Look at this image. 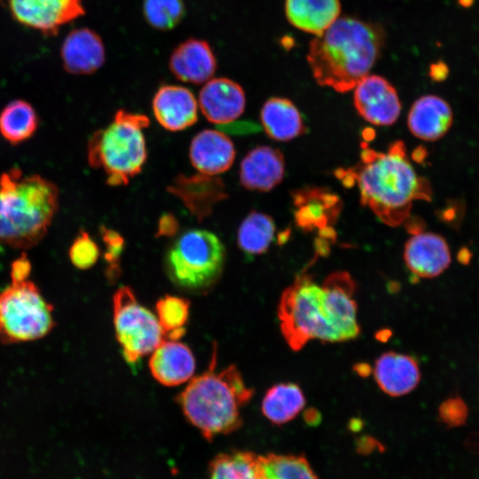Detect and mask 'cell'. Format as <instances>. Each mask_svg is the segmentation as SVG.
I'll return each instance as SVG.
<instances>
[{
	"label": "cell",
	"instance_id": "cell-1",
	"mask_svg": "<svg viewBox=\"0 0 479 479\" xmlns=\"http://www.w3.org/2000/svg\"><path fill=\"white\" fill-rule=\"evenodd\" d=\"M357 284L350 274L337 271L321 284L303 273L282 293L278 305L280 330L288 346L295 351L310 341L342 342L360 334Z\"/></svg>",
	"mask_w": 479,
	"mask_h": 479
},
{
	"label": "cell",
	"instance_id": "cell-2",
	"mask_svg": "<svg viewBox=\"0 0 479 479\" xmlns=\"http://www.w3.org/2000/svg\"><path fill=\"white\" fill-rule=\"evenodd\" d=\"M361 147L359 162L346 172L357 184L361 204L382 223L398 226L410 216L414 200H431V185L415 172L403 141L393 142L387 153L365 143Z\"/></svg>",
	"mask_w": 479,
	"mask_h": 479
},
{
	"label": "cell",
	"instance_id": "cell-3",
	"mask_svg": "<svg viewBox=\"0 0 479 479\" xmlns=\"http://www.w3.org/2000/svg\"><path fill=\"white\" fill-rule=\"evenodd\" d=\"M383 43L382 28L377 25L338 18L310 42L307 60L319 85L343 93L368 75Z\"/></svg>",
	"mask_w": 479,
	"mask_h": 479
},
{
	"label": "cell",
	"instance_id": "cell-4",
	"mask_svg": "<svg viewBox=\"0 0 479 479\" xmlns=\"http://www.w3.org/2000/svg\"><path fill=\"white\" fill-rule=\"evenodd\" d=\"M216 348L208 369L192 378L176 398L186 420L208 441L241 426V407L254 395L235 365L216 371Z\"/></svg>",
	"mask_w": 479,
	"mask_h": 479
},
{
	"label": "cell",
	"instance_id": "cell-5",
	"mask_svg": "<svg viewBox=\"0 0 479 479\" xmlns=\"http://www.w3.org/2000/svg\"><path fill=\"white\" fill-rule=\"evenodd\" d=\"M59 189L13 168L0 176V244L27 249L46 235L59 208Z\"/></svg>",
	"mask_w": 479,
	"mask_h": 479
},
{
	"label": "cell",
	"instance_id": "cell-6",
	"mask_svg": "<svg viewBox=\"0 0 479 479\" xmlns=\"http://www.w3.org/2000/svg\"><path fill=\"white\" fill-rule=\"evenodd\" d=\"M149 124L146 115L119 109L107 127L92 134L87 146L88 162L104 171L108 185H127L141 172L147 158L143 130Z\"/></svg>",
	"mask_w": 479,
	"mask_h": 479
},
{
	"label": "cell",
	"instance_id": "cell-7",
	"mask_svg": "<svg viewBox=\"0 0 479 479\" xmlns=\"http://www.w3.org/2000/svg\"><path fill=\"white\" fill-rule=\"evenodd\" d=\"M225 259V247L215 233L192 229L171 243L164 256V269L177 287L203 293L219 280Z\"/></svg>",
	"mask_w": 479,
	"mask_h": 479
},
{
	"label": "cell",
	"instance_id": "cell-8",
	"mask_svg": "<svg viewBox=\"0 0 479 479\" xmlns=\"http://www.w3.org/2000/svg\"><path fill=\"white\" fill-rule=\"evenodd\" d=\"M55 326L53 306L27 279L0 292V342L16 344L46 336Z\"/></svg>",
	"mask_w": 479,
	"mask_h": 479
},
{
	"label": "cell",
	"instance_id": "cell-9",
	"mask_svg": "<svg viewBox=\"0 0 479 479\" xmlns=\"http://www.w3.org/2000/svg\"><path fill=\"white\" fill-rule=\"evenodd\" d=\"M113 308L116 339L125 361L134 368L164 341V332L157 317L139 303L130 287L115 291Z\"/></svg>",
	"mask_w": 479,
	"mask_h": 479
},
{
	"label": "cell",
	"instance_id": "cell-10",
	"mask_svg": "<svg viewBox=\"0 0 479 479\" xmlns=\"http://www.w3.org/2000/svg\"><path fill=\"white\" fill-rule=\"evenodd\" d=\"M12 19L43 35L53 36L60 28L83 16V0H6Z\"/></svg>",
	"mask_w": 479,
	"mask_h": 479
},
{
	"label": "cell",
	"instance_id": "cell-11",
	"mask_svg": "<svg viewBox=\"0 0 479 479\" xmlns=\"http://www.w3.org/2000/svg\"><path fill=\"white\" fill-rule=\"evenodd\" d=\"M167 191L177 197L200 223L212 214L217 203L228 198L222 178L200 172L178 174Z\"/></svg>",
	"mask_w": 479,
	"mask_h": 479
},
{
	"label": "cell",
	"instance_id": "cell-12",
	"mask_svg": "<svg viewBox=\"0 0 479 479\" xmlns=\"http://www.w3.org/2000/svg\"><path fill=\"white\" fill-rule=\"evenodd\" d=\"M354 105L365 121L380 126L393 124L401 112L396 89L376 75H366L356 85Z\"/></svg>",
	"mask_w": 479,
	"mask_h": 479
},
{
	"label": "cell",
	"instance_id": "cell-13",
	"mask_svg": "<svg viewBox=\"0 0 479 479\" xmlns=\"http://www.w3.org/2000/svg\"><path fill=\"white\" fill-rule=\"evenodd\" d=\"M199 105L208 122L226 124L243 114L245 91L238 82L227 77L211 78L200 91Z\"/></svg>",
	"mask_w": 479,
	"mask_h": 479
},
{
	"label": "cell",
	"instance_id": "cell-14",
	"mask_svg": "<svg viewBox=\"0 0 479 479\" xmlns=\"http://www.w3.org/2000/svg\"><path fill=\"white\" fill-rule=\"evenodd\" d=\"M404 259L409 271L418 278L431 279L442 274L451 264V251L445 239L433 232H420L404 246Z\"/></svg>",
	"mask_w": 479,
	"mask_h": 479
},
{
	"label": "cell",
	"instance_id": "cell-15",
	"mask_svg": "<svg viewBox=\"0 0 479 479\" xmlns=\"http://www.w3.org/2000/svg\"><path fill=\"white\" fill-rule=\"evenodd\" d=\"M64 69L72 75H91L106 61V48L99 35L88 27L71 30L60 47Z\"/></svg>",
	"mask_w": 479,
	"mask_h": 479
},
{
	"label": "cell",
	"instance_id": "cell-16",
	"mask_svg": "<svg viewBox=\"0 0 479 479\" xmlns=\"http://www.w3.org/2000/svg\"><path fill=\"white\" fill-rule=\"evenodd\" d=\"M169 67L177 79L187 83L200 84L212 78L217 62L207 41L189 38L173 50Z\"/></svg>",
	"mask_w": 479,
	"mask_h": 479
},
{
	"label": "cell",
	"instance_id": "cell-17",
	"mask_svg": "<svg viewBox=\"0 0 479 479\" xmlns=\"http://www.w3.org/2000/svg\"><path fill=\"white\" fill-rule=\"evenodd\" d=\"M197 106L192 92L179 85L161 86L152 100L154 117L169 131H180L193 125L198 120Z\"/></svg>",
	"mask_w": 479,
	"mask_h": 479
},
{
	"label": "cell",
	"instance_id": "cell-18",
	"mask_svg": "<svg viewBox=\"0 0 479 479\" xmlns=\"http://www.w3.org/2000/svg\"><path fill=\"white\" fill-rule=\"evenodd\" d=\"M285 174L283 153L269 145L249 151L240 162V181L250 191L269 192L279 185Z\"/></svg>",
	"mask_w": 479,
	"mask_h": 479
},
{
	"label": "cell",
	"instance_id": "cell-19",
	"mask_svg": "<svg viewBox=\"0 0 479 479\" xmlns=\"http://www.w3.org/2000/svg\"><path fill=\"white\" fill-rule=\"evenodd\" d=\"M236 150L231 138L216 130H204L192 139L189 158L200 173L215 176L228 170L235 159Z\"/></svg>",
	"mask_w": 479,
	"mask_h": 479
},
{
	"label": "cell",
	"instance_id": "cell-20",
	"mask_svg": "<svg viewBox=\"0 0 479 479\" xmlns=\"http://www.w3.org/2000/svg\"><path fill=\"white\" fill-rule=\"evenodd\" d=\"M373 376L384 393L391 397H401L418 386L420 370L413 357L387 351L375 360Z\"/></svg>",
	"mask_w": 479,
	"mask_h": 479
},
{
	"label": "cell",
	"instance_id": "cell-21",
	"mask_svg": "<svg viewBox=\"0 0 479 479\" xmlns=\"http://www.w3.org/2000/svg\"><path fill=\"white\" fill-rule=\"evenodd\" d=\"M153 377L161 384L174 387L187 381L195 371V358L190 348L180 342L163 341L149 360Z\"/></svg>",
	"mask_w": 479,
	"mask_h": 479
},
{
	"label": "cell",
	"instance_id": "cell-22",
	"mask_svg": "<svg viewBox=\"0 0 479 479\" xmlns=\"http://www.w3.org/2000/svg\"><path fill=\"white\" fill-rule=\"evenodd\" d=\"M453 113L451 106L436 95H425L418 98L408 113L407 124L416 137L425 141H436L451 129Z\"/></svg>",
	"mask_w": 479,
	"mask_h": 479
},
{
	"label": "cell",
	"instance_id": "cell-23",
	"mask_svg": "<svg viewBox=\"0 0 479 479\" xmlns=\"http://www.w3.org/2000/svg\"><path fill=\"white\" fill-rule=\"evenodd\" d=\"M294 203L297 207L295 222L304 231L328 227L336 220L342 207L339 197L321 188L296 192Z\"/></svg>",
	"mask_w": 479,
	"mask_h": 479
},
{
	"label": "cell",
	"instance_id": "cell-24",
	"mask_svg": "<svg viewBox=\"0 0 479 479\" xmlns=\"http://www.w3.org/2000/svg\"><path fill=\"white\" fill-rule=\"evenodd\" d=\"M340 0H286L285 12L296 28L319 35L339 18Z\"/></svg>",
	"mask_w": 479,
	"mask_h": 479
},
{
	"label": "cell",
	"instance_id": "cell-25",
	"mask_svg": "<svg viewBox=\"0 0 479 479\" xmlns=\"http://www.w3.org/2000/svg\"><path fill=\"white\" fill-rule=\"evenodd\" d=\"M260 120L266 134L277 141H288L307 131L297 107L284 98H269L261 109Z\"/></svg>",
	"mask_w": 479,
	"mask_h": 479
},
{
	"label": "cell",
	"instance_id": "cell-26",
	"mask_svg": "<svg viewBox=\"0 0 479 479\" xmlns=\"http://www.w3.org/2000/svg\"><path fill=\"white\" fill-rule=\"evenodd\" d=\"M305 403L304 394L298 384L281 382L266 391L262 401V412L273 424L282 425L294 420Z\"/></svg>",
	"mask_w": 479,
	"mask_h": 479
},
{
	"label": "cell",
	"instance_id": "cell-27",
	"mask_svg": "<svg viewBox=\"0 0 479 479\" xmlns=\"http://www.w3.org/2000/svg\"><path fill=\"white\" fill-rule=\"evenodd\" d=\"M37 126V114L26 100H12L0 113V134L12 145H18L29 139L35 134Z\"/></svg>",
	"mask_w": 479,
	"mask_h": 479
},
{
	"label": "cell",
	"instance_id": "cell-28",
	"mask_svg": "<svg viewBox=\"0 0 479 479\" xmlns=\"http://www.w3.org/2000/svg\"><path fill=\"white\" fill-rule=\"evenodd\" d=\"M275 230V223L271 216L251 211L239 226L238 246L247 255H262L273 240Z\"/></svg>",
	"mask_w": 479,
	"mask_h": 479
},
{
	"label": "cell",
	"instance_id": "cell-29",
	"mask_svg": "<svg viewBox=\"0 0 479 479\" xmlns=\"http://www.w3.org/2000/svg\"><path fill=\"white\" fill-rule=\"evenodd\" d=\"M208 479H261L259 456L235 451L216 455L209 464Z\"/></svg>",
	"mask_w": 479,
	"mask_h": 479
},
{
	"label": "cell",
	"instance_id": "cell-30",
	"mask_svg": "<svg viewBox=\"0 0 479 479\" xmlns=\"http://www.w3.org/2000/svg\"><path fill=\"white\" fill-rule=\"evenodd\" d=\"M262 475L271 479H318L302 456L268 454L259 456Z\"/></svg>",
	"mask_w": 479,
	"mask_h": 479
},
{
	"label": "cell",
	"instance_id": "cell-31",
	"mask_svg": "<svg viewBox=\"0 0 479 479\" xmlns=\"http://www.w3.org/2000/svg\"><path fill=\"white\" fill-rule=\"evenodd\" d=\"M156 312L164 335L172 341L184 336L190 312V302L187 299L164 295L156 302Z\"/></svg>",
	"mask_w": 479,
	"mask_h": 479
},
{
	"label": "cell",
	"instance_id": "cell-32",
	"mask_svg": "<svg viewBox=\"0 0 479 479\" xmlns=\"http://www.w3.org/2000/svg\"><path fill=\"white\" fill-rule=\"evenodd\" d=\"M142 12L149 26L167 31L183 20L185 6L183 0H144Z\"/></svg>",
	"mask_w": 479,
	"mask_h": 479
},
{
	"label": "cell",
	"instance_id": "cell-33",
	"mask_svg": "<svg viewBox=\"0 0 479 479\" xmlns=\"http://www.w3.org/2000/svg\"><path fill=\"white\" fill-rule=\"evenodd\" d=\"M99 232L105 246L106 277L109 281H115L121 274V256L125 240L117 231L104 225L100 226Z\"/></svg>",
	"mask_w": 479,
	"mask_h": 479
},
{
	"label": "cell",
	"instance_id": "cell-34",
	"mask_svg": "<svg viewBox=\"0 0 479 479\" xmlns=\"http://www.w3.org/2000/svg\"><path fill=\"white\" fill-rule=\"evenodd\" d=\"M99 255L96 241L86 231L81 230L68 250L71 263L79 270H89L96 264Z\"/></svg>",
	"mask_w": 479,
	"mask_h": 479
},
{
	"label": "cell",
	"instance_id": "cell-35",
	"mask_svg": "<svg viewBox=\"0 0 479 479\" xmlns=\"http://www.w3.org/2000/svg\"><path fill=\"white\" fill-rule=\"evenodd\" d=\"M438 415L446 427H461L468 418V407L461 397H451L439 405Z\"/></svg>",
	"mask_w": 479,
	"mask_h": 479
},
{
	"label": "cell",
	"instance_id": "cell-36",
	"mask_svg": "<svg viewBox=\"0 0 479 479\" xmlns=\"http://www.w3.org/2000/svg\"><path fill=\"white\" fill-rule=\"evenodd\" d=\"M31 272V263L25 253L15 259L11 265L10 276L12 282H21L28 279Z\"/></svg>",
	"mask_w": 479,
	"mask_h": 479
},
{
	"label": "cell",
	"instance_id": "cell-37",
	"mask_svg": "<svg viewBox=\"0 0 479 479\" xmlns=\"http://www.w3.org/2000/svg\"><path fill=\"white\" fill-rule=\"evenodd\" d=\"M179 230V222L173 213H163L157 223L155 236L173 237Z\"/></svg>",
	"mask_w": 479,
	"mask_h": 479
},
{
	"label": "cell",
	"instance_id": "cell-38",
	"mask_svg": "<svg viewBox=\"0 0 479 479\" xmlns=\"http://www.w3.org/2000/svg\"><path fill=\"white\" fill-rule=\"evenodd\" d=\"M449 75V67L443 60L432 63L429 67V76L435 82L444 81Z\"/></svg>",
	"mask_w": 479,
	"mask_h": 479
},
{
	"label": "cell",
	"instance_id": "cell-39",
	"mask_svg": "<svg viewBox=\"0 0 479 479\" xmlns=\"http://www.w3.org/2000/svg\"><path fill=\"white\" fill-rule=\"evenodd\" d=\"M405 222H406L405 223L406 229L410 233L414 235V234L422 232L423 231V227H421L422 221L419 220V218L410 219V217H408L405 220Z\"/></svg>",
	"mask_w": 479,
	"mask_h": 479
},
{
	"label": "cell",
	"instance_id": "cell-40",
	"mask_svg": "<svg viewBox=\"0 0 479 479\" xmlns=\"http://www.w3.org/2000/svg\"><path fill=\"white\" fill-rule=\"evenodd\" d=\"M305 421L310 425H317L319 422V412L314 409H309L304 413Z\"/></svg>",
	"mask_w": 479,
	"mask_h": 479
},
{
	"label": "cell",
	"instance_id": "cell-41",
	"mask_svg": "<svg viewBox=\"0 0 479 479\" xmlns=\"http://www.w3.org/2000/svg\"><path fill=\"white\" fill-rule=\"evenodd\" d=\"M362 441H360V444H358V447L361 449V452L364 451H371L374 449L376 445V443L373 439H371L369 437L361 438Z\"/></svg>",
	"mask_w": 479,
	"mask_h": 479
},
{
	"label": "cell",
	"instance_id": "cell-42",
	"mask_svg": "<svg viewBox=\"0 0 479 479\" xmlns=\"http://www.w3.org/2000/svg\"><path fill=\"white\" fill-rule=\"evenodd\" d=\"M412 158L414 161L418 162H421L422 161H424L426 158L425 148L422 146H419L418 148H416L414 152L412 153Z\"/></svg>",
	"mask_w": 479,
	"mask_h": 479
},
{
	"label": "cell",
	"instance_id": "cell-43",
	"mask_svg": "<svg viewBox=\"0 0 479 479\" xmlns=\"http://www.w3.org/2000/svg\"><path fill=\"white\" fill-rule=\"evenodd\" d=\"M470 256L471 255L469 254V251L465 250V249H461L458 255L459 262L461 263H467L469 261Z\"/></svg>",
	"mask_w": 479,
	"mask_h": 479
},
{
	"label": "cell",
	"instance_id": "cell-44",
	"mask_svg": "<svg viewBox=\"0 0 479 479\" xmlns=\"http://www.w3.org/2000/svg\"><path fill=\"white\" fill-rule=\"evenodd\" d=\"M475 3V0H458V4L463 8H469Z\"/></svg>",
	"mask_w": 479,
	"mask_h": 479
},
{
	"label": "cell",
	"instance_id": "cell-45",
	"mask_svg": "<svg viewBox=\"0 0 479 479\" xmlns=\"http://www.w3.org/2000/svg\"><path fill=\"white\" fill-rule=\"evenodd\" d=\"M260 476H261V479H271V478L262 475L261 471H260Z\"/></svg>",
	"mask_w": 479,
	"mask_h": 479
}]
</instances>
